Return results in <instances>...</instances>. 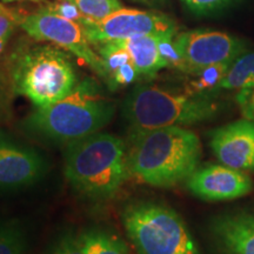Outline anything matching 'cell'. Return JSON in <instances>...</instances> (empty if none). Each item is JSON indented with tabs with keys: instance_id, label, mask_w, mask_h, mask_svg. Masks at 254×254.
Listing matches in <instances>:
<instances>
[{
	"instance_id": "25",
	"label": "cell",
	"mask_w": 254,
	"mask_h": 254,
	"mask_svg": "<svg viewBox=\"0 0 254 254\" xmlns=\"http://www.w3.org/2000/svg\"><path fill=\"white\" fill-rule=\"evenodd\" d=\"M44 7L47 11L65 19H68V20L78 21V23L82 21V15L74 0H58V1L51 2L47 6H44Z\"/></svg>"
},
{
	"instance_id": "20",
	"label": "cell",
	"mask_w": 254,
	"mask_h": 254,
	"mask_svg": "<svg viewBox=\"0 0 254 254\" xmlns=\"http://www.w3.org/2000/svg\"><path fill=\"white\" fill-rule=\"evenodd\" d=\"M98 50V55L103 59L105 69L107 73V84H109L110 78L117 69L122 67L127 63H131V56L125 49L119 46L114 41H107V43L95 45Z\"/></svg>"
},
{
	"instance_id": "29",
	"label": "cell",
	"mask_w": 254,
	"mask_h": 254,
	"mask_svg": "<svg viewBox=\"0 0 254 254\" xmlns=\"http://www.w3.org/2000/svg\"><path fill=\"white\" fill-rule=\"evenodd\" d=\"M11 37H12V34H6V36H4V37H0V58H1L2 53H4V51H5V47H6V45H7L8 40L11 39Z\"/></svg>"
},
{
	"instance_id": "10",
	"label": "cell",
	"mask_w": 254,
	"mask_h": 254,
	"mask_svg": "<svg viewBox=\"0 0 254 254\" xmlns=\"http://www.w3.org/2000/svg\"><path fill=\"white\" fill-rule=\"evenodd\" d=\"M46 171L47 163L40 152L0 128V193L34 185Z\"/></svg>"
},
{
	"instance_id": "27",
	"label": "cell",
	"mask_w": 254,
	"mask_h": 254,
	"mask_svg": "<svg viewBox=\"0 0 254 254\" xmlns=\"http://www.w3.org/2000/svg\"><path fill=\"white\" fill-rule=\"evenodd\" d=\"M9 79L6 74L0 73V123L5 122L9 116V109H11V97L13 95Z\"/></svg>"
},
{
	"instance_id": "7",
	"label": "cell",
	"mask_w": 254,
	"mask_h": 254,
	"mask_svg": "<svg viewBox=\"0 0 254 254\" xmlns=\"http://www.w3.org/2000/svg\"><path fill=\"white\" fill-rule=\"evenodd\" d=\"M20 27L32 39L39 43L53 44L78 57L95 74L107 82L103 59L91 46L92 44L85 36L80 23L52 13L43 6L39 11L25 15Z\"/></svg>"
},
{
	"instance_id": "12",
	"label": "cell",
	"mask_w": 254,
	"mask_h": 254,
	"mask_svg": "<svg viewBox=\"0 0 254 254\" xmlns=\"http://www.w3.org/2000/svg\"><path fill=\"white\" fill-rule=\"evenodd\" d=\"M209 146L222 165L254 171V122L240 119L209 133Z\"/></svg>"
},
{
	"instance_id": "30",
	"label": "cell",
	"mask_w": 254,
	"mask_h": 254,
	"mask_svg": "<svg viewBox=\"0 0 254 254\" xmlns=\"http://www.w3.org/2000/svg\"><path fill=\"white\" fill-rule=\"evenodd\" d=\"M133 1H138L141 2V4L148 5V6H159L165 4L166 0H133Z\"/></svg>"
},
{
	"instance_id": "6",
	"label": "cell",
	"mask_w": 254,
	"mask_h": 254,
	"mask_svg": "<svg viewBox=\"0 0 254 254\" xmlns=\"http://www.w3.org/2000/svg\"><path fill=\"white\" fill-rule=\"evenodd\" d=\"M122 221L138 254H201L183 218L166 205L132 202Z\"/></svg>"
},
{
	"instance_id": "16",
	"label": "cell",
	"mask_w": 254,
	"mask_h": 254,
	"mask_svg": "<svg viewBox=\"0 0 254 254\" xmlns=\"http://www.w3.org/2000/svg\"><path fill=\"white\" fill-rule=\"evenodd\" d=\"M254 87V52H247L232 64L219 90H241Z\"/></svg>"
},
{
	"instance_id": "17",
	"label": "cell",
	"mask_w": 254,
	"mask_h": 254,
	"mask_svg": "<svg viewBox=\"0 0 254 254\" xmlns=\"http://www.w3.org/2000/svg\"><path fill=\"white\" fill-rule=\"evenodd\" d=\"M25 228L15 219L0 217V254H27Z\"/></svg>"
},
{
	"instance_id": "21",
	"label": "cell",
	"mask_w": 254,
	"mask_h": 254,
	"mask_svg": "<svg viewBox=\"0 0 254 254\" xmlns=\"http://www.w3.org/2000/svg\"><path fill=\"white\" fill-rule=\"evenodd\" d=\"M176 36H159L158 37V47L159 52L166 63L167 67L176 68L178 71L186 72V65L183 57L178 51L176 43H174Z\"/></svg>"
},
{
	"instance_id": "11",
	"label": "cell",
	"mask_w": 254,
	"mask_h": 254,
	"mask_svg": "<svg viewBox=\"0 0 254 254\" xmlns=\"http://www.w3.org/2000/svg\"><path fill=\"white\" fill-rule=\"evenodd\" d=\"M186 185L193 195L205 201H227L251 193L253 180L245 171L221 164L198 167Z\"/></svg>"
},
{
	"instance_id": "19",
	"label": "cell",
	"mask_w": 254,
	"mask_h": 254,
	"mask_svg": "<svg viewBox=\"0 0 254 254\" xmlns=\"http://www.w3.org/2000/svg\"><path fill=\"white\" fill-rule=\"evenodd\" d=\"M82 15L81 23H95L123 8L120 0H74ZM80 23V24H81Z\"/></svg>"
},
{
	"instance_id": "26",
	"label": "cell",
	"mask_w": 254,
	"mask_h": 254,
	"mask_svg": "<svg viewBox=\"0 0 254 254\" xmlns=\"http://www.w3.org/2000/svg\"><path fill=\"white\" fill-rule=\"evenodd\" d=\"M139 75L140 74H139L135 66L133 65V63H127L113 73L107 85L111 90L120 86H127V85H131L132 82H134L139 78Z\"/></svg>"
},
{
	"instance_id": "24",
	"label": "cell",
	"mask_w": 254,
	"mask_h": 254,
	"mask_svg": "<svg viewBox=\"0 0 254 254\" xmlns=\"http://www.w3.org/2000/svg\"><path fill=\"white\" fill-rule=\"evenodd\" d=\"M25 15L15 8L5 7L0 2V37H4L6 34H13L15 27L20 26Z\"/></svg>"
},
{
	"instance_id": "28",
	"label": "cell",
	"mask_w": 254,
	"mask_h": 254,
	"mask_svg": "<svg viewBox=\"0 0 254 254\" xmlns=\"http://www.w3.org/2000/svg\"><path fill=\"white\" fill-rule=\"evenodd\" d=\"M236 100L244 118L254 122V87L241 88L237 93Z\"/></svg>"
},
{
	"instance_id": "5",
	"label": "cell",
	"mask_w": 254,
	"mask_h": 254,
	"mask_svg": "<svg viewBox=\"0 0 254 254\" xmlns=\"http://www.w3.org/2000/svg\"><path fill=\"white\" fill-rule=\"evenodd\" d=\"M218 110L213 94L174 93L152 85L135 86L122 105L131 133L207 122Z\"/></svg>"
},
{
	"instance_id": "3",
	"label": "cell",
	"mask_w": 254,
	"mask_h": 254,
	"mask_svg": "<svg viewBox=\"0 0 254 254\" xmlns=\"http://www.w3.org/2000/svg\"><path fill=\"white\" fill-rule=\"evenodd\" d=\"M64 173L81 194L109 200L131 176L128 147L119 136L97 132L66 145Z\"/></svg>"
},
{
	"instance_id": "13",
	"label": "cell",
	"mask_w": 254,
	"mask_h": 254,
	"mask_svg": "<svg viewBox=\"0 0 254 254\" xmlns=\"http://www.w3.org/2000/svg\"><path fill=\"white\" fill-rule=\"evenodd\" d=\"M209 233L220 254H254V213L245 209L214 217Z\"/></svg>"
},
{
	"instance_id": "9",
	"label": "cell",
	"mask_w": 254,
	"mask_h": 254,
	"mask_svg": "<svg viewBox=\"0 0 254 254\" xmlns=\"http://www.w3.org/2000/svg\"><path fill=\"white\" fill-rule=\"evenodd\" d=\"M174 43L186 65L187 74L194 75L209 66L234 63L249 52L245 40L212 30H190L178 33Z\"/></svg>"
},
{
	"instance_id": "4",
	"label": "cell",
	"mask_w": 254,
	"mask_h": 254,
	"mask_svg": "<svg viewBox=\"0 0 254 254\" xmlns=\"http://www.w3.org/2000/svg\"><path fill=\"white\" fill-rule=\"evenodd\" d=\"M7 75L14 94L24 95L36 109L62 100L78 84L74 64L53 44H23L8 58Z\"/></svg>"
},
{
	"instance_id": "15",
	"label": "cell",
	"mask_w": 254,
	"mask_h": 254,
	"mask_svg": "<svg viewBox=\"0 0 254 254\" xmlns=\"http://www.w3.org/2000/svg\"><path fill=\"white\" fill-rule=\"evenodd\" d=\"M77 237L85 254H131L125 240L104 228H87Z\"/></svg>"
},
{
	"instance_id": "8",
	"label": "cell",
	"mask_w": 254,
	"mask_h": 254,
	"mask_svg": "<svg viewBox=\"0 0 254 254\" xmlns=\"http://www.w3.org/2000/svg\"><path fill=\"white\" fill-rule=\"evenodd\" d=\"M85 36L92 45L135 36H177L178 25L172 18L157 11L120 8L95 23H81Z\"/></svg>"
},
{
	"instance_id": "22",
	"label": "cell",
	"mask_w": 254,
	"mask_h": 254,
	"mask_svg": "<svg viewBox=\"0 0 254 254\" xmlns=\"http://www.w3.org/2000/svg\"><path fill=\"white\" fill-rule=\"evenodd\" d=\"M41 254H85L79 245L78 237L66 232L52 241Z\"/></svg>"
},
{
	"instance_id": "18",
	"label": "cell",
	"mask_w": 254,
	"mask_h": 254,
	"mask_svg": "<svg viewBox=\"0 0 254 254\" xmlns=\"http://www.w3.org/2000/svg\"><path fill=\"white\" fill-rule=\"evenodd\" d=\"M233 63H224L209 66L194 74L195 79L190 82L189 93L192 94H214L219 90V85Z\"/></svg>"
},
{
	"instance_id": "23",
	"label": "cell",
	"mask_w": 254,
	"mask_h": 254,
	"mask_svg": "<svg viewBox=\"0 0 254 254\" xmlns=\"http://www.w3.org/2000/svg\"><path fill=\"white\" fill-rule=\"evenodd\" d=\"M183 4L196 15L214 14L227 8L238 0H182Z\"/></svg>"
},
{
	"instance_id": "14",
	"label": "cell",
	"mask_w": 254,
	"mask_h": 254,
	"mask_svg": "<svg viewBox=\"0 0 254 254\" xmlns=\"http://www.w3.org/2000/svg\"><path fill=\"white\" fill-rule=\"evenodd\" d=\"M158 37L152 34L135 36L124 40H112L131 56V60L139 74L147 78H153L160 69L167 65L159 52Z\"/></svg>"
},
{
	"instance_id": "2",
	"label": "cell",
	"mask_w": 254,
	"mask_h": 254,
	"mask_svg": "<svg viewBox=\"0 0 254 254\" xmlns=\"http://www.w3.org/2000/svg\"><path fill=\"white\" fill-rule=\"evenodd\" d=\"M201 142L194 132L182 126L131 133L129 173L155 187H172L186 182L198 168Z\"/></svg>"
},
{
	"instance_id": "31",
	"label": "cell",
	"mask_w": 254,
	"mask_h": 254,
	"mask_svg": "<svg viewBox=\"0 0 254 254\" xmlns=\"http://www.w3.org/2000/svg\"><path fill=\"white\" fill-rule=\"evenodd\" d=\"M4 2H12V1H18V0H2ZM28 1L33 2H46V0H28Z\"/></svg>"
},
{
	"instance_id": "1",
	"label": "cell",
	"mask_w": 254,
	"mask_h": 254,
	"mask_svg": "<svg viewBox=\"0 0 254 254\" xmlns=\"http://www.w3.org/2000/svg\"><path fill=\"white\" fill-rule=\"evenodd\" d=\"M116 104L93 79L79 81L69 94L31 112L20 123L25 132L51 144L69 142L100 132L112 122Z\"/></svg>"
}]
</instances>
